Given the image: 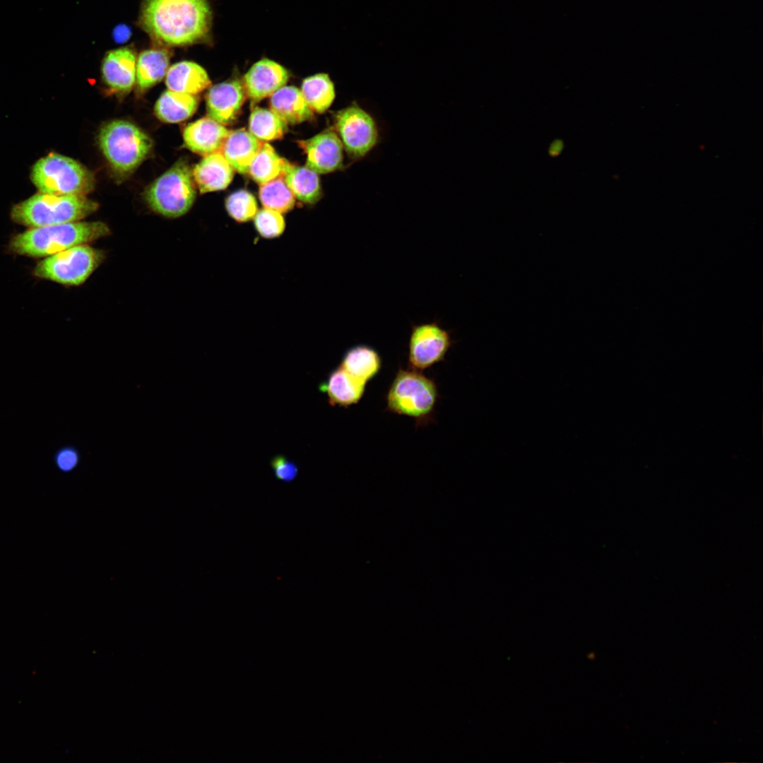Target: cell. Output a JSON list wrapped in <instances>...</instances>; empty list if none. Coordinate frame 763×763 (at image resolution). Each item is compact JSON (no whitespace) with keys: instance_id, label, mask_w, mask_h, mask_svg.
<instances>
[{"instance_id":"1","label":"cell","mask_w":763,"mask_h":763,"mask_svg":"<svg viewBox=\"0 0 763 763\" xmlns=\"http://www.w3.org/2000/svg\"><path fill=\"white\" fill-rule=\"evenodd\" d=\"M140 24L160 44L187 46L208 37L212 12L208 0H145Z\"/></svg>"},{"instance_id":"2","label":"cell","mask_w":763,"mask_h":763,"mask_svg":"<svg viewBox=\"0 0 763 763\" xmlns=\"http://www.w3.org/2000/svg\"><path fill=\"white\" fill-rule=\"evenodd\" d=\"M110 233L109 227L102 222L76 221L30 227L11 239L8 249L20 256L45 258Z\"/></svg>"},{"instance_id":"3","label":"cell","mask_w":763,"mask_h":763,"mask_svg":"<svg viewBox=\"0 0 763 763\" xmlns=\"http://www.w3.org/2000/svg\"><path fill=\"white\" fill-rule=\"evenodd\" d=\"M98 204L84 195H54L37 192L15 204L11 218L17 224L35 227L80 221Z\"/></svg>"},{"instance_id":"4","label":"cell","mask_w":763,"mask_h":763,"mask_svg":"<svg viewBox=\"0 0 763 763\" xmlns=\"http://www.w3.org/2000/svg\"><path fill=\"white\" fill-rule=\"evenodd\" d=\"M439 398L434 381L420 371L399 368L388 389L386 410L413 418L417 427L434 422Z\"/></svg>"},{"instance_id":"5","label":"cell","mask_w":763,"mask_h":763,"mask_svg":"<svg viewBox=\"0 0 763 763\" xmlns=\"http://www.w3.org/2000/svg\"><path fill=\"white\" fill-rule=\"evenodd\" d=\"M30 179L39 192L54 195H84L95 187L93 174L67 156L49 153L32 167Z\"/></svg>"},{"instance_id":"6","label":"cell","mask_w":763,"mask_h":763,"mask_svg":"<svg viewBox=\"0 0 763 763\" xmlns=\"http://www.w3.org/2000/svg\"><path fill=\"white\" fill-rule=\"evenodd\" d=\"M100 148L117 172L126 175L136 169L150 153L153 141L141 129L124 120L104 125L98 135Z\"/></svg>"},{"instance_id":"7","label":"cell","mask_w":763,"mask_h":763,"mask_svg":"<svg viewBox=\"0 0 763 763\" xmlns=\"http://www.w3.org/2000/svg\"><path fill=\"white\" fill-rule=\"evenodd\" d=\"M144 198L155 213L177 218L191 208L196 189L187 164L179 160L155 179L146 190Z\"/></svg>"},{"instance_id":"8","label":"cell","mask_w":763,"mask_h":763,"mask_svg":"<svg viewBox=\"0 0 763 763\" xmlns=\"http://www.w3.org/2000/svg\"><path fill=\"white\" fill-rule=\"evenodd\" d=\"M104 259L102 251L85 244L47 256L35 265V277L65 285L83 283Z\"/></svg>"},{"instance_id":"9","label":"cell","mask_w":763,"mask_h":763,"mask_svg":"<svg viewBox=\"0 0 763 763\" xmlns=\"http://www.w3.org/2000/svg\"><path fill=\"white\" fill-rule=\"evenodd\" d=\"M334 126L349 157H365L379 142V129L372 116L353 102L335 114Z\"/></svg>"},{"instance_id":"10","label":"cell","mask_w":763,"mask_h":763,"mask_svg":"<svg viewBox=\"0 0 763 763\" xmlns=\"http://www.w3.org/2000/svg\"><path fill=\"white\" fill-rule=\"evenodd\" d=\"M453 343L451 332L436 320L413 325L408 347L409 368L422 372L444 361Z\"/></svg>"},{"instance_id":"11","label":"cell","mask_w":763,"mask_h":763,"mask_svg":"<svg viewBox=\"0 0 763 763\" xmlns=\"http://www.w3.org/2000/svg\"><path fill=\"white\" fill-rule=\"evenodd\" d=\"M307 155L306 167L317 174H326L343 167V146L338 134L326 130L311 138L300 141Z\"/></svg>"},{"instance_id":"12","label":"cell","mask_w":763,"mask_h":763,"mask_svg":"<svg viewBox=\"0 0 763 763\" xmlns=\"http://www.w3.org/2000/svg\"><path fill=\"white\" fill-rule=\"evenodd\" d=\"M289 78L288 71L280 64L266 58L256 62L244 76V88L253 102L272 95L283 87Z\"/></svg>"},{"instance_id":"13","label":"cell","mask_w":763,"mask_h":763,"mask_svg":"<svg viewBox=\"0 0 763 763\" xmlns=\"http://www.w3.org/2000/svg\"><path fill=\"white\" fill-rule=\"evenodd\" d=\"M246 95L244 87L237 80L212 86L206 96L208 117L223 125L231 123L239 114Z\"/></svg>"},{"instance_id":"14","label":"cell","mask_w":763,"mask_h":763,"mask_svg":"<svg viewBox=\"0 0 763 763\" xmlns=\"http://www.w3.org/2000/svg\"><path fill=\"white\" fill-rule=\"evenodd\" d=\"M229 132L223 124L208 116L189 124L184 129L183 139L191 151L206 156L221 153Z\"/></svg>"},{"instance_id":"15","label":"cell","mask_w":763,"mask_h":763,"mask_svg":"<svg viewBox=\"0 0 763 763\" xmlns=\"http://www.w3.org/2000/svg\"><path fill=\"white\" fill-rule=\"evenodd\" d=\"M136 57L131 49L121 47L111 50L102 60L103 81L115 92H129L136 82Z\"/></svg>"},{"instance_id":"16","label":"cell","mask_w":763,"mask_h":763,"mask_svg":"<svg viewBox=\"0 0 763 763\" xmlns=\"http://www.w3.org/2000/svg\"><path fill=\"white\" fill-rule=\"evenodd\" d=\"M233 175L234 169L221 153L204 156L192 172L193 179L201 194L227 188Z\"/></svg>"},{"instance_id":"17","label":"cell","mask_w":763,"mask_h":763,"mask_svg":"<svg viewBox=\"0 0 763 763\" xmlns=\"http://www.w3.org/2000/svg\"><path fill=\"white\" fill-rule=\"evenodd\" d=\"M263 143L245 129H236L229 132L221 153L234 170L246 174Z\"/></svg>"},{"instance_id":"18","label":"cell","mask_w":763,"mask_h":763,"mask_svg":"<svg viewBox=\"0 0 763 763\" xmlns=\"http://www.w3.org/2000/svg\"><path fill=\"white\" fill-rule=\"evenodd\" d=\"M367 384L346 372L340 365L332 370L320 390L328 396L332 406L348 408L357 404L363 397Z\"/></svg>"},{"instance_id":"19","label":"cell","mask_w":763,"mask_h":763,"mask_svg":"<svg viewBox=\"0 0 763 763\" xmlns=\"http://www.w3.org/2000/svg\"><path fill=\"white\" fill-rule=\"evenodd\" d=\"M165 83L170 90L196 95L211 85V80L201 66L194 61H182L168 69Z\"/></svg>"},{"instance_id":"20","label":"cell","mask_w":763,"mask_h":763,"mask_svg":"<svg viewBox=\"0 0 763 763\" xmlns=\"http://www.w3.org/2000/svg\"><path fill=\"white\" fill-rule=\"evenodd\" d=\"M340 366L351 377L367 384L379 373L382 361L374 348L359 344L345 351Z\"/></svg>"},{"instance_id":"21","label":"cell","mask_w":763,"mask_h":763,"mask_svg":"<svg viewBox=\"0 0 763 763\" xmlns=\"http://www.w3.org/2000/svg\"><path fill=\"white\" fill-rule=\"evenodd\" d=\"M270 107L286 124H299L312 117L301 90L294 86H283L276 91L271 97Z\"/></svg>"},{"instance_id":"22","label":"cell","mask_w":763,"mask_h":763,"mask_svg":"<svg viewBox=\"0 0 763 763\" xmlns=\"http://www.w3.org/2000/svg\"><path fill=\"white\" fill-rule=\"evenodd\" d=\"M170 54L163 47L143 51L136 59V82L140 90H146L160 82L169 69Z\"/></svg>"},{"instance_id":"23","label":"cell","mask_w":763,"mask_h":763,"mask_svg":"<svg viewBox=\"0 0 763 763\" xmlns=\"http://www.w3.org/2000/svg\"><path fill=\"white\" fill-rule=\"evenodd\" d=\"M283 178L295 197L304 203L314 204L322 196L318 174L307 167L293 165L288 161Z\"/></svg>"},{"instance_id":"24","label":"cell","mask_w":763,"mask_h":763,"mask_svg":"<svg viewBox=\"0 0 763 763\" xmlns=\"http://www.w3.org/2000/svg\"><path fill=\"white\" fill-rule=\"evenodd\" d=\"M198 103L195 95L167 90L157 100L155 114L163 122L177 123L191 117Z\"/></svg>"},{"instance_id":"25","label":"cell","mask_w":763,"mask_h":763,"mask_svg":"<svg viewBox=\"0 0 763 763\" xmlns=\"http://www.w3.org/2000/svg\"><path fill=\"white\" fill-rule=\"evenodd\" d=\"M301 93L310 109L318 113L326 111L336 96L334 84L326 73L306 78L302 83Z\"/></svg>"},{"instance_id":"26","label":"cell","mask_w":763,"mask_h":763,"mask_svg":"<svg viewBox=\"0 0 763 763\" xmlns=\"http://www.w3.org/2000/svg\"><path fill=\"white\" fill-rule=\"evenodd\" d=\"M287 160L280 157L273 148L264 143L248 170L251 177L260 185L283 177Z\"/></svg>"},{"instance_id":"27","label":"cell","mask_w":763,"mask_h":763,"mask_svg":"<svg viewBox=\"0 0 763 763\" xmlns=\"http://www.w3.org/2000/svg\"><path fill=\"white\" fill-rule=\"evenodd\" d=\"M286 124L273 111L255 107L249 117V129L256 138L268 141L281 138L287 131Z\"/></svg>"},{"instance_id":"28","label":"cell","mask_w":763,"mask_h":763,"mask_svg":"<svg viewBox=\"0 0 763 763\" xmlns=\"http://www.w3.org/2000/svg\"><path fill=\"white\" fill-rule=\"evenodd\" d=\"M259 195L265 208L280 213L288 212L295 206V197L286 184L283 177L261 184Z\"/></svg>"},{"instance_id":"29","label":"cell","mask_w":763,"mask_h":763,"mask_svg":"<svg viewBox=\"0 0 763 763\" xmlns=\"http://www.w3.org/2000/svg\"><path fill=\"white\" fill-rule=\"evenodd\" d=\"M225 208L229 215L238 223L253 219L258 212L254 196L247 190H239L227 196Z\"/></svg>"},{"instance_id":"30","label":"cell","mask_w":763,"mask_h":763,"mask_svg":"<svg viewBox=\"0 0 763 763\" xmlns=\"http://www.w3.org/2000/svg\"><path fill=\"white\" fill-rule=\"evenodd\" d=\"M254 223L256 232L262 237L268 239L280 236L285 228V222L282 214L265 208L256 213Z\"/></svg>"},{"instance_id":"31","label":"cell","mask_w":763,"mask_h":763,"mask_svg":"<svg viewBox=\"0 0 763 763\" xmlns=\"http://www.w3.org/2000/svg\"><path fill=\"white\" fill-rule=\"evenodd\" d=\"M270 465L276 478L285 483L293 482L298 475L299 466L283 455L273 457Z\"/></svg>"},{"instance_id":"32","label":"cell","mask_w":763,"mask_h":763,"mask_svg":"<svg viewBox=\"0 0 763 763\" xmlns=\"http://www.w3.org/2000/svg\"><path fill=\"white\" fill-rule=\"evenodd\" d=\"M76 461V455L73 451L69 450L62 451L57 459L58 464L63 470L71 469L75 466Z\"/></svg>"},{"instance_id":"33","label":"cell","mask_w":763,"mask_h":763,"mask_svg":"<svg viewBox=\"0 0 763 763\" xmlns=\"http://www.w3.org/2000/svg\"><path fill=\"white\" fill-rule=\"evenodd\" d=\"M131 36V29L126 25H119L113 30L114 40L118 43L127 41Z\"/></svg>"}]
</instances>
